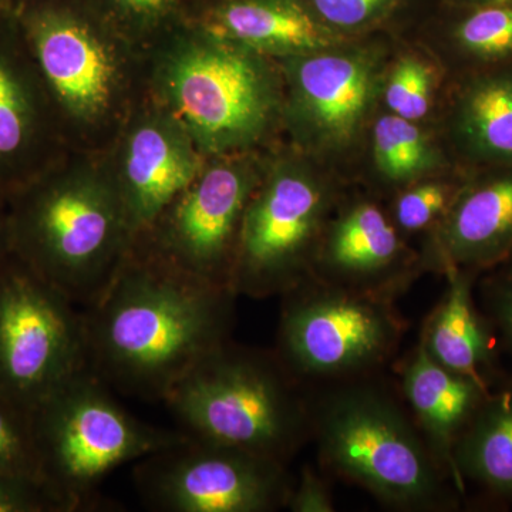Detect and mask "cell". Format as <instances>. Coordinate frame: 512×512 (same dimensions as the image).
<instances>
[{
  "label": "cell",
  "instance_id": "6da1fadb",
  "mask_svg": "<svg viewBox=\"0 0 512 512\" xmlns=\"http://www.w3.org/2000/svg\"><path fill=\"white\" fill-rule=\"evenodd\" d=\"M237 299L231 289L130 249L82 309L90 369L128 396L163 402L198 360L231 339Z\"/></svg>",
  "mask_w": 512,
  "mask_h": 512
},
{
  "label": "cell",
  "instance_id": "7a4b0ae2",
  "mask_svg": "<svg viewBox=\"0 0 512 512\" xmlns=\"http://www.w3.org/2000/svg\"><path fill=\"white\" fill-rule=\"evenodd\" d=\"M311 439L323 466L397 511H446L457 488L431 454L403 399L375 375L309 394Z\"/></svg>",
  "mask_w": 512,
  "mask_h": 512
},
{
  "label": "cell",
  "instance_id": "3957f363",
  "mask_svg": "<svg viewBox=\"0 0 512 512\" xmlns=\"http://www.w3.org/2000/svg\"><path fill=\"white\" fill-rule=\"evenodd\" d=\"M181 431L288 464L311 439L309 393L275 352L231 339L211 350L164 397Z\"/></svg>",
  "mask_w": 512,
  "mask_h": 512
},
{
  "label": "cell",
  "instance_id": "277c9868",
  "mask_svg": "<svg viewBox=\"0 0 512 512\" xmlns=\"http://www.w3.org/2000/svg\"><path fill=\"white\" fill-rule=\"evenodd\" d=\"M10 204L12 254L80 309L110 284L136 237L119 190L96 181L36 180Z\"/></svg>",
  "mask_w": 512,
  "mask_h": 512
},
{
  "label": "cell",
  "instance_id": "5b68a950",
  "mask_svg": "<svg viewBox=\"0 0 512 512\" xmlns=\"http://www.w3.org/2000/svg\"><path fill=\"white\" fill-rule=\"evenodd\" d=\"M29 417L40 474L79 511L94 507V490L116 468L187 437L127 412L90 366L60 384Z\"/></svg>",
  "mask_w": 512,
  "mask_h": 512
},
{
  "label": "cell",
  "instance_id": "8992f818",
  "mask_svg": "<svg viewBox=\"0 0 512 512\" xmlns=\"http://www.w3.org/2000/svg\"><path fill=\"white\" fill-rule=\"evenodd\" d=\"M281 298L274 352L302 386L375 375L396 355L406 333L396 302L311 276Z\"/></svg>",
  "mask_w": 512,
  "mask_h": 512
},
{
  "label": "cell",
  "instance_id": "52a82bcc",
  "mask_svg": "<svg viewBox=\"0 0 512 512\" xmlns=\"http://www.w3.org/2000/svg\"><path fill=\"white\" fill-rule=\"evenodd\" d=\"M87 366L82 309L10 254L0 264V397L30 414Z\"/></svg>",
  "mask_w": 512,
  "mask_h": 512
},
{
  "label": "cell",
  "instance_id": "ba28073f",
  "mask_svg": "<svg viewBox=\"0 0 512 512\" xmlns=\"http://www.w3.org/2000/svg\"><path fill=\"white\" fill-rule=\"evenodd\" d=\"M288 464L185 437L141 458L134 485L144 505L161 512H272L292 490Z\"/></svg>",
  "mask_w": 512,
  "mask_h": 512
},
{
  "label": "cell",
  "instance_id": "9c48e42d",
  "mask_svg": "<svg viewBox=\"0 0 512 512\" xmlns=\"http://www.w3.org/2000/svg\"><path fill=\"white\" fill-rule=\"evenodd\" d=\"M332 205V194L315 175H272L245 212L232 292L238 298H271L308 279Z\"/></svg>",
  "mask_w": 512,
  "mask_h": 512
},
{
  "label": "cell",
  "instance_id": "30bf717a",
  "mask_svg": "<svg viewBox=\"0 0 512 512\" xmlns=\"http://www.w3.org/2000/svg\"><path fill=\"white\" fill-rule=\"evenodd\" d=\"M165 86L178 120L212 151L248 144L274 110V90L261 63L224 39L175 57Z\"/></svg>",
  "mask_w": 512,
  "mask_h": 512
},
{
  "label": "cell",
  "instance_id": "8fae6325",
  "mask_svg": "<svg viewBox=\"0 0 512 512\" xmlns=\"http://www.w3.org/2000/svg\"><path fill=\"white\" fill-rule=\"evenodd\" d=\"M254 188L252 175L238 165H215L200 174L143 229L156 234V248L148 254L231 289L242 222Z\"/></svg>",
  "mask_w": 512,
  "mask_h": 512
},
{
  "label": "cell",
  "instance_id": "7c38bea8",
  "mask_svg": "<svg viewBox=\"0 0 512 512\" xmlns=\"http://www.w3.org/2000/svg\"><path fill=\"white\" fill-rule=\"evenodd\" d=\"M424 269L386 212L375 202L356 201L330 218L313 258L311 278L396 302Z\"/></svg>",
  "mask_w": 512,
  "mask_h": 512
},
{
  "label": "cell",
  "instance_id": "4fadbf2b",
  "mask_svg": "<svg viewBox=\"0 0 512 512\" xmlns=\"http://www.w3.org/2000/svg\"><path fill=\"white\" fill-rule=\"evenodd\" d=\"M512 258V164L471 171L431 232L424 268L478 275Z\"/></svg>",
  "mask_w": 512,
  "mask_h": 512
},
{
  "label": "cell",
  "instance_id": "5bb4252c",
  "mask_svg": "<svg viewBox=\"0 0 512 512\" xmlns=\"http://www.w3.org/2000/svg\"><path fill=\"white\" fill-rule=\"evenodd\" d=\"M16 25L43 83L67 110L92 116L107 106L114 63L96 36L42 5L23 9Z\"/></svg>",
  "mask_w": 512,
  "mask_h": 512
},
{
  "label": "cell",
  "instance_id": "9a60e30c",
  "mask_svg": "<svg viewBox=\"0 0 512 512\" xmlns=\"http://www.w3.org/2000/svg\"><path fill=\"white\" fill-rule=\"evenodd\" d=\"M400 394L417 429L448 480L464 494L454 448L493 387L441 366L421 343L400 363Z\"/></svg>",
  "mask_w": 512,
  "mask_h": 512
},
{
  "label": "cell",
  "instance_id": "2e32d148",
  "mask_svg": "<svg viewBox=\"0 0 512 512\" xmlns=\"http://www.w3.org/2000/svg\"><path fill=\"white\" fill-rule=\"evenodd\" d=\"M292 77L299 110L320 143H349L373 96L375 74L365 57L326 50L296 56Z\"/></svg>",
  "mask_w": 512,
  "mask_h": 512
},
{
  "label": "cell",
  "instance_id": "e0dca14e",
  "mask_svg": "<svg viewBox=\"0 0 512 512\" xmlns=\"http://www.w3.org/2000/svg\"><path fill=\"white\" fill-rule=\"evenodd\" d=\"M443 298L424 322L419 342L437 363L488 387L500 382L498 340L476 298L477 272L448 269Z\"/></svg>",
  "mask_w": 512,
  "mask_h": 512
},
{
  "label": "cell",
  "instance_id": "ac0fdd59",
  "mask_svg": "<svg viewBox=\"0 0 512 512\" xmlns=\"http://www.w3.org/2000/svg\"><path fill=\"white\" fill-rule=\"evenodd\" d=\"M0 19V202H9L35 183L32 165L40 133L37 83L42 82L35 62L23 56L22 33ZM18 26V25H16Z\"/></svg>",
  "mask_w": 512,
  "mask_h": 512
},
{
  "label": "cell",
  "instance_id": "d6986e66",
  "mask_svg": "<svg viewBox=\"0 0 512 512\" xmlns=\"http://www.w3.org/2000/svg\"><path fill=\"white\" fill-rule=\"evenodd\" d=\"M200 174L190 147L170 128L148 124L137 130L128 143L119 188L134 235L147 228Z\"/></svg>",
  "mask_w": 512,
  "mask_h": 512
},
{
  "label": "cell",
  "instance_id": "ffe728a7",
  "mask_svg": "<svg viewBox=\"0 0 512 512\" xmlns=\"http://www.w3.org/2000/svg\"><path fill=\"white\" fill-rule=\"evenodd\" d=\"M451 134L473 170L512 164V66L468 74L454 97Z\"/></svg>",
  "mask_w": 512,
  "mask_h": 512
},
{
  "label": "cell",
  "instance_id": "44dd1931",
  "mask_svg": "<svg viewBox=\"0 0 512 512\" xmlns=\"http://www.w3.org/2000/svg\"><path fill=\"white\" fill-rule=\"evenodd\" d=\"M211 30L242 47L293 56L328 49L339 36L301 0H228L215 12Z\"/></svg>",
  "mask_w": 512,
  "mask_h": 512
},
{
  "label": "cell",
  "instance_id": "7402d4cb",
  "mask_svg": "<svg viewBox=\"0 0 512 512\" xmlns=\"http://www.w3.org/2000/svg\"><path fill=\"white\" fill-rule=\"evenodd\" d=\"M458 480L512 503V376L500 380L481 403L454 448Z\"/></svg>",
  "mask_w": 512,
  "mask_h": 512
},
{
  "label": "cell",
  "instance_id": "603a6c76",
  "mask_svg": "<svg viewBox=\"0 0 512 512\" xmlns=\"http://www.w3.org/2000/svg\"><path fill=\"white\" fill-rule=\"evenodd\" d=\"M443 5L448 39L471 72L512 66V3Z\"/></svg>",
  "mask_w": 512,
  "mask_h": 512
},
{
  "label": "cell",
  "instance_id": "cb8c5ba5",
  "mask_svg": "<svg viewBox=\"0 0 512 512\" xmlns=\"http://www.w3.org/2000/svg\"><path fill=\"white\" fill-rule=\"evenodd\" d=\"M373 153L377 170L390 183H412L437 164V154L414 121L396 114L377 120Z\"/></svg>",
  "mask_w": 512,
  "mask_h": 512
},
{
  "label": "cell",
  "instance_id": "d4e9b609",
  "mask_svg": "<svg viewBox=\"0 0 512 512\" xmlns=\"http://www.w3.org/2000/svg\"><path fill=\"white\" fill-rule=\"evenodd\" d=\"M466 180L464 178L458 184L426 181L407 188L394 202V224L400 232L412 234L436 228L446 217Z\"/></svg>",
  "mask_w": 512,
  "mask_h": 512
},
{
  "label": "cell",
  "instance_id": "484cf974",
  "mask_svg": "<svg viewBox=\"0 0 512 512\" xmlns=\"http://www.w3.org/2000/svg\"><path fill=\"white\" fill-rule=\"evenodd\" d=\"M312 15L338 32H355L390 20L412 0H301Z\"/></svg>",
  "mask_w": 512,
  "mask_h": 512
},
{
  "label": "cell",
  "instance_id": "4316f807",
  "mask_svg": "<svg viewBox=\"0 0 512 512\" xmlns=\"http://www.w3.org/2000/svg\"><path fill=\"white\" fill-rule=\"evenodd\" d=\"M431 89L433 77L429 67L416 57L407 56L394 66L384 99L392 114L416 121L429 113Z\"/></svg>",
  "mask_w": 512,
  "mask_h": 512
},
{
  "label": "cell",
  "instance_id": "83f0119b",
  "mask_svg": "<svg viewBox=\"0 0 512 512\" xmlns=\"http://www.w3.org/2000/svg\"><path fill=\"white\" fill-rule=\"evenodd\" d=\"M0 471L43 478L29 414L3 397H0Z\"/></svg>",
  "mask_w": 512,
  "mask_h": 512
},
{
  "label": "cell",
  "instance_id": "f1b7e54d",
  "mask_svg": "<svg viewBox=\"0 0 512 512\" xmlns=\"http://www.w3.org/2000/svg\"><path fill=\"white\" fill-rule=\"evenodd\" d=\"M74 511L76 505L43 478L0 471V512Z\"/></svg>",
  "mask_w": 512,
  "mask_h": 512
},
{
  "label": "cell",
  "instance_id": "f546056e",
  "mask_svg": "<svg viewBox=\"0 0 512 512\" xmlns=\"http://www.w3.org/2000/svg\"><path fill=\"white\" fill-rule=\"evenodd\" d=\"M480 308L493 323L498 340L512 352V258L480 276Z\"/></svg>",
  "mask_w": 512,
  "mask_h": 512
},
{
  "label": "cell",
  "instance_id": "4dcf8cb0",
  "mask_svg": "<svg viewBox=\"0 0 512 512\" xmlns=\"http://www.w3.org/2000/svg\"><path fill=\"white\" fill-rule=\"evenodd\" d=\"M286 508L292 512L335 511L329 484L311 464L302 467L301 476L292 484Z\"/></svg>",
  "mask_w": 512,
  "mask_h": 512
},
{
  "label": "cell",
  "instance_id": "1f68e13d",
  "mask_svg": "<svg viewBox=\"0 0 512 512\" xmlns=\"http://www.w3.org/2000/svg\"><path fill=\"white\" fill-rule=\"evenodd\" d=\"M12 254L8 212H3L0 202V264Z\"/></svg>",
  "mask_w": 512,
  "mask_h": 512
},
{
  "label": "cell",
  "instance_id": "d6a6232c",
  "mask_svg": "<svg viewBox=\"0 0 512 512\" xmlns=\"http://www.w3.org/2000/svg\"><path fill=\"white\" fill-rule=\"evenodd\" d=\"M121 2H123L128 9L133 10V12L150 15V13H156L163 8L167 0H121Z\"/></svg>",
  "mask_w": 512,
  "mask_h": 512
},
{
  "label": "cell",
  "instance_id": "836d02e7",
  "mask_svg": "<svg viewBox=\"0 0 512 512\" xmlns=\"http://www.w3.org/2000/svg\"><path fill=\"white\" fill-rule=\"evenodd\" d=\"M451 5H483V3H512V0H441Z\"/></svg>",
  "mask_w": 512,
  "mask_h": 512
},
{
  "label": "cell",
  "instance_id": "e575fe53",
  "mask_svg": "<svg viewBox=\"0 0 512 512\" xmlns=\"http://www.w3.org/2000/svg\"><path fill=\"white\" fill-rule=\"evenodd\" d=\"M10 8V0H0V19L5 18L6 9Z\"/></svg>",
  "mask_w": 512,
  "mask_h": 512
}]
</instances>
